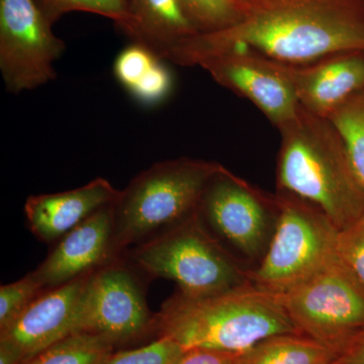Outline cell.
<instances>
[{
	"mask_svg": "<svg viewBox=\"0 0 364 364\" xmlns=\"http://www.w3.org/2000/svg\"><path fill=\"white\" fill-rule=\"evenodd\" d=\"M114 73L124 90L147 107L162 104L173 90V76L165 60L138 43L132 42L117 55Z\"/></svg>",
	"mask_w": 364,
	"mask_h": 364,
	"instance_id": "obj_17",
	"label": "cell"
},
{
	"mask_svg": "<svg viewBox=\"0 0 364 364\" xmlns=\"http://www.w3.org/2000/svg\"><path fill=\"white\" fill-rule=\"evenodd\" d=\"M127 1L130 21L123 32L165 61L174 48L200 33L182 0Z\"/></svg>",
	"mask_w": 364,
	"mask_h": 364,
	"instance_id": "obj_16",
	"label": "cell"
},
{
	"mask_svg": "<svg viewBox=\"0 0 364 364\" xmlns=\"http://www.w3.org/2000/svg\"><path fill=\"white\" fill-rule=\"evenodd\" d=\"M129 259L144 275L173 280L178 293L213 296L251 282L249 273L208 231L198 213L131 249Z\"/></svg>",
	"mask_w": 364,
	"mask_h": 364,
	"instance_id": "obj_5",
	"label": "cell"
},
{
	"mask_svg": "<svg viewBox=\"0 0 364 364\" xmlns=\"http://www.w3.org/2000/svg\"><path fill=\"white\" fill-rule=\"evenodd\" d=\"M45 291L32 273L0 287V332L9 327Z\"/></svg>",
	"mask_w": 364,
	"mask_h": 364,
	"instance_id": "obj_22",
	"label": "cell"
},
{
	"mask_svg": "<svg viewBox=\"0 0 364 364\" xmlns=\"http://www.w3.org/2000/svg\"><path fill=\"white\" fill-rule=\"evenodd\" d=\"M90 274L43 291L13 324L0 332V344L11 349L23 363L77 333L81 299Z\"/></svg>",
	"mask_w": 364,
	"mask_h": 364,
	"instance_id": "obj_12",
	"label": "cell"
},
{
	"mask_svg": "<svg viewBox=\"0 0 364 364\" xmlns=\"http://www.w3.org/2000/svg\"><path fill=\"white\" fill-rule=\"evenodd\" d=\"M200 221L253 260H262L279 219L277 198H269L223 167L203 191L196 210Z\"/></svg>",
	"mask_w": 364,
	"mask_h": 364,
	"instance_id": "obj_8",
	"label": "cell"
},
{
	"mask_svg": "<svg viewBox=\"0 0 364 364\" xmlns=\"http://www.w3.org/2000/svg\"><path fill=\"white\" fill-rule=\"evenodd\" d=\"M133 264L117 257L91 273L81 299L78 332L102 335L114 344L154 331L155 315Z\"/></svg>",
	"mask_w": 364,
	"mask_h": 364,
	"instance_id": "obj_10",
	"label": "cell"
},
{
	"mask_svg": "<svg viewBox=\"0 0 364 364\" xmlns=\"http://www.w3.org/2000/svg\"><path fill=\"white\" fill-rule=\"evenodd\" d=\"M345 364H364V332L342 356Z\"/></svg>",
	"mask_w": 364,
	"mask_h": 364,
	"instance_id": "obj_27",
	"label": "cell"
},
{
	"mask_svg": "<svg viewBox=\"0 0 364 364\" xmlns=\"http://www.w3.org/2000/svg\"><path fill=\"white\" fill-rule=\"evenodd\" d=\"M332 364H345V363H344L343 359H342V358H341L338 359V360L335 361V363H333Z\"/></svg>",
	"mask_w": 364,
	"mask_h": 364,
	"instance_id": "obj_29",
	"label": "cell"
},
{
	"mask_svg": "<svg viewBox=\"0 0 364 364\" xmlns=\"http://www.w3.org/2000/svg\"><path fill=\"white\" fill-rule=\"evenodd\" d=\"M21 358L6 345L0 344V364H21Z\"/></svg>",
	"mask_w": 364,
	"mask_h": 364,
	"instance_id": "obj_28",
	"label": "cell"
},
{
	"mask_svg": "<svg viewBox=\"0 0 364 364\" xmlns=\"http://www.w3.org/2000/svg\"><path fill=\"white\" fill-rule=\"evenodd\" d=\"M114 346L102 335L73 333L23 364H107L114 353Z\"/></svg>",
	"mask_w": 364,
	"mask_h": 364,
	"instance_id": "obj_19",
	"label": "cell"
},
{
	"mask_svg": "<svg viewBox=\"0 0 364 364\" xmlns=\"http://www.w3.org/2000/svg\"><path fill=\"white\" fill-rule=\"evenodd\" d=\"M342 356L299 333L274 335L242 352L239 364H332Z\"/></svg>",
	"mask_w": 364,
	"mask_h": 364,
	"instance_id": "obj_18",
	"label": "cell"
},
{
	"mask_svg": "<svg viewBox=\"0 0 364 364\" xmlns=\"http://www.w3.org/2000/svg\"><path fill=\"white\" fill-rule=\"evenodd\" d=\"M182 352L183 349L173 340L159 337L140 348L114 352L107 364H174Z\"/></svg>",
	"mask_w": 364,
	"mask_h": 364,
	"instance_id": "obj_24",
	"label": "cell"
},
{
	"mask_svg": "<svg viewBox=\"0 0 364 364\" xmlns=\"http://www.w3.org/2000/svg\"><path fill=\"white\" fill-rule=\"evenodd\" d=\"M119 191L97 177L71 191L28 196L25 205L28 226L40 241L55 243L98 210L114 205Z\"/></svg>",
	"mask_w": 364,
	"mask_h": 364,
	"instance_id": "obj_15",
	"label": "cell"
},
{
	"mask_svg": "<svg viewBox=\"0 0 364 364\" xmlns=\"http://www.w3.org/2000/svg\"><path fill=\"white\" fill-rule=\"evenodd\" d=\"M327 119L341 136L352 170L364 191V88L345 100Z\"/></svg>",
	"mask_w": 364,
	"mask_h": 364,
	"instance_id": "obj_20",
	"label": "cell"
},
{
	"mask_svg": "<svg viewBox=\"0 0 364 364\" xmlns=\"http://www.w3.org/2000/svg\"><path fill=\"white\" fill-rule=\"evenodd\" d=\"M215 82L247 98L277 129L298 114V97L279 63L250 50L223 53L200 63Z\"/></svg>",
	"mask_w": 364,
	"mask_h": 364,
	"instance_id": "obj_11",
	"label": "cell"
},
{
	"mask_svg": "<svg viewBox=\"0 0 364 364\" xmlns=\"http://www.w3.org/2000/svg\"><path fill=\"white\" fill-rule=\"evenodd\" d=\"M223 167L179 158L154 163L134 177L114 203L117 252L121 255L195 214L208 182Z\"/></svg>",
	"mask_w": 364,
	"mask_h": 364,
	"instance_id": "obj_4",
	"label": "cell"
},
{
	"mask_svg": "<svg viewBox=\"0 0 364 364\" xmlns=\"http://www.w3.org/2000/svg\"><path fill=\"white\" fill-rule=\"evenodd\" d=\"M46 20L54 26L66 14L83 11L112 20L122 31L130 21L127 0H33Z\"/></svg>",
	"mask_w": 364,
	"mask_h": 364,
	"instance_id": "obj_21",
	"label": "cell"
},
{
	"mask_svg": "<svg viewBox=\"0 0 364 364\" xmlns=\"http://www.w3.org/2000/svg\"><path fill=\"white\" fill-rule=\"evenodd\" d=\"M65 50L33 0H0V72L9 92L54 81L55 63Z\"/></svg>",
	"mask_w": 364,
	"mask_h": 364,
	"instance_id": "obj_9",
	"label": "cell"
},
{
	"mask_svg": "<svg viewBox=\"0 0 364 364\" xmlns=\"http://www.w3.org/2000/svg\"><path fill=\"white\" fill-rule=\"evenodd\" d=\"M279 63L299 105L317 116L329 117L364 88V52L342 53L305 65Z\"/></svg>",
	"mask_w": 364,
	"mask_h": 364,
	"instance_id": "obj_14",
	"label": "cell"
},
{
	"mask_svg": "<svg viewBox=\"0 0 364 364\" xmlns=\"http://www.w3.org/2000/svg\"><path fill=\"white\" fill-rule=\"evenodd\" d=\"M200 33L215 32L238 20V0H182Z\"/></svg>",
	"mask_w": 364,
	"mask_h": 364,
	"instance_id": "obj_23",
	"label": "cell"
},
{
	"mask_svg": "<svg viewBox=\"0 0 364 364\" xmlns=\"http://www.w3.org/2000/svg\"><path fill=\"white\" fill-rule=\"evenodd\" d=\"M337 253L364 289V217L339 230Z\"/></svg>",
	"mask_w": 364,
	"mask_h": 364,
	"instance_id": "obj_25",
	"label": "cell"
},
{
	"mask_svg": "<svg viewBox=\"0 0 364 364\" xmlns=\"http://www.w3.org/2000/svg\"><path fill=\"white\" fill-rule=\"evenodd\" d=\"M119 256L112 205L55 242L46 259L31 273L43 289H49L90 274Z\"/></svg>",
	"mask_w": 364,
	"mask_h": 364,
	"instance_id": "obj_13",
	"label": "cell"
},
{
	"mask_svg": "<svg viewBox=\"0 0 364 364\" xmlns=\"http://www.w3.org/2000/svg\"><path fill=\"white\" fill-rule=\"evenodd\" d=\"M154 331L183 350L207 347L234 352L274 335L298 333L279 296L252 282L200 298L176 293L155 315Z\"/></svg>",
	"mask_w": 364,
	"mask_h": 364,
	"instance_id": "obj_3",
	"label": "cell"
},
{
	"mask_svg": "<svg viewBox=\"0 0 364 364\" xmlns=\"http://www.w3.org/2000/svg\"><path fill=\"white\" fill-rule=\"evenodd\" d=\"M277 182L282 193L312 203L338 230L364 217V191L341 136L327 117L299 107L279 129Z\"/></svg>",
	"mask_w": 364,
	"mask_h": 364,
	"instance_id": "obj_2",
	"label": "cell"
},
{
	"mask_svg": "<svg viewBox=\"0 0 364 364\" xmlns=\"http://www.w3.org/2000/svg\"><path fill=\"white\" fill-rule=\"evenodd\" d=\"M234 50L291 65L364 52V0H238L233 25L183 41L166 61L200 66Z\"/></svg>",
	"mask_w": 364,
	"mask_h": 364,
	"instance_id": "obj_1",
	"label": "cell"
},
{
	"mask_svg": "<svg viewBox=\"0 0 364 364\" xmlns=\"http://www.w3.org/2000/svg\"><path fill=\"white\" fill-rule=\"evenodd\" d=\"M277 200L274 234L249 277L254 286L279 296L337 257L339 230L312 203L284 193Z\"/></svg>",
	"mask_w": 364,
	"mask_h": 364,
	"instance_id": "obj_6",
	"label": "cell"
},
{
	"mask_svg": "<svg viewBox=\"0 0 364 364\" xmlns=\"http://www.w3.org/2000/svg\"><path fill=\"white\" fill-rule=\"evenodd\" d=\"M242 352L195 347L186 349L174 364H239Z\"/></svg>",
	"mask_w": 364,
	"mask_h": 364,
	"instance_id": "obj_26",
	"label": "cell"
},
{
	"mask_svg": "<svg viewBox=\"0 0 364 364\" xmlns=\"http://www.w3.org/2000/svg\"><path fill=\"white\" fill-rule=\"evenodd\" d=\"M279 296L296 332L341 356L364 332V289L339 255Z\"/></svg>",
	"mask_w": 364,
	"mask_h": 364,
	"instance_id": "obj_7",
	"label": "cell"
}]
</instances>
